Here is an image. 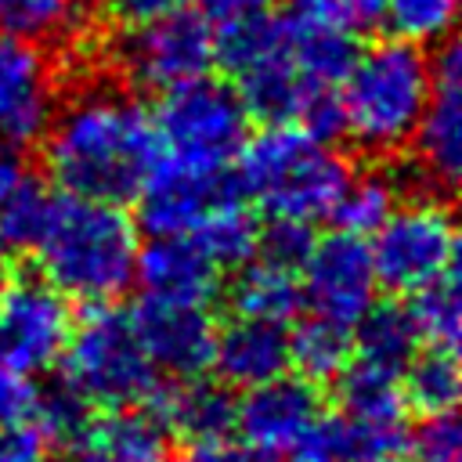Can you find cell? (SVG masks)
<instances>
[{
  "label": "cell",
  "mask_w": 462,
  "mask_h": 462,
  "mask_svg": "<svg viewBox=\"0 0 462 462\" xmlns=\"http://www.w3.org/2000/svg\"><path fill=\"white\" fill-rule=\"evenodd\" d=\"M354 357V328L332 318L310 314L292 336H289V365L310 383L336 379Z\"/></svg>",
  "instance_id": "cell-24"
},
{
  "label": "cell",
  "mask_w": 462,
  "mask_h": 462,
  "mask_svg": "<svg viewBox=\"0 0 462 462\" xmlns=\"http://www.w3.org/2000/svg\"><path fill=\"white\" fill-rule=\"evenodd\" d=\"M220 267L199 249L191 235H155L144 249H137L134 278L144 296L173 300V303H209L220 289Z\"/></svg>",
  "instance_id": "cell-17"
},
{
  "label": "cell",
  "mask_w": 462,
  "mask_h": 462,
  "mask_svg": "<svg viewBox=\"0 0 462 462\" xmlns=\"http://www.w3.org/2000/svg\"><path fill=\"white\" fill-rule=\"evenodd\" d=\"M188 235L199 242V249L220 271H238L242 263H249L256 256L260 224L242 206V199H231V202H220L217 209H209Z\"/></svg>",
  "instance_id": "cell-25"
},
{
  "label": "cell",
  "mask_w": 462,
  "mask_h": 462,
  "mask_svg": "<svg viewBox=\"0 0 462 462\" xmlns=\"http://www.w3.org/2000/svg\"><path fill=\"white\" fill-rule=\"evenodd\" d=\"M54 112L51 58L36 40L0 32V137L11 148L36 144Z\"/></svg>",
  "instance_id": "cell-14"
},
{
  "label": "cell",
  "mask_w": 462,
  "mask_h": 462,
  "mask_svg": "<svg viewBox=\"0 0 462 462\" xmlns=\"http://www.w3.org/2000/svg\"><path fill=\"white\" fill-rule=\"evenodd\" d=\"M455 4L458 0H386L383 4V22L393 29V36L404 40H440L451 32L455 22Z\"/></svg>",
  "instance_id": "cell-34"
},
{
  "label": "cell",
  "mask_w": 462,
  "mask_h": 462,
  "mask_svg": "<svg viewBox=\"0 0 462 462\" xmlns=\"http://www.w3.org/2000/svg\"><path fill=\"white\" fill-rule=\"evenodd\" d=\"M177 462H278V458H274V451H267L245 437L235 440L231 433H224V437H209V440H191Z\"/></svg>",
  "instance_id": "cell-39"
},
{
  "label": "cell",
  "mask_w": 462,
  "mask_h": 462,
  "mask_svg": "<svg viewBox=\"0 0 462 462\" xmlns=\"http://www.w3.org/2000/svg\"><path fill=\"white\" fill-rule=\"evenodd\" d=\"M231 307L235 314H245V318L289 325L303 310L300 274L271 260H249L238 267V278L231 282Z\"/></svg>",
  "instance_id": "cell-22"
},
{
  "label": "cell",
  "mask_w": 462,
  "mask_h": 462,
  "mask_svg": "<svg viewBox=\"0 0 462 462\" xmlns=\"http://www.w3.org/2000/svg\"><path fill=\"white\" fill-rule=\"evenodd\" d=\"M47 440L29 426H4L0 430V462H47Z\"/></svg>",
  "instance_id": "cell-42"
},
{
  "label": "cell",
  "mask_w": 462,
  "mask_h": 462,
  "mask_svg": "<svg viewBox=\"0 0 462 462\" xmlns=\"http://www.w3.org/2000/svg\"><path fill=\"white\" fill-rule=\"evenodd\" d=\"M65 462H170L166 426L141 404L101 408L61 444Z\"/></svg>",
  "instance_id": "cell-16"
},
{
  "label": "cell",
  "mask_w": 462,
  "mask_h": 462,
  "mask_svg": "<svg viewBox=\"0 0 462 462\" xmlns=\"http://www.w3.org/2000/svg\"><path fill=\"white\" fill-rule=\"evenodd\" d=\"M217 379L227 386H256L289 368V332L278 321L238 314L224 328H217L213 365Z\"/></svg>",
  "instance_id": "cell-18"
},
{
  "label": "cell",
  "mask_w": 462,
  "mask_h": 462,
  "mask_svg": "<svg viewBox=\"0 0 462 462\" xmlns=\"http://www.w3.org/2000/svg\"><path fill=\"white\" fill-rule=\"evenodd\" d=\"M134 199H137V224L155 238V235H188L209 209L242 195L227 170H191L162 155Z\"/></svg>",
  "instance_id": "cell-11"
},
{
  "label": "cell",
  "mask_w": 462,
  "mask_h": 462,
  "mask_svg": "<svg viewBox=\"0 0 462 462\" xmlns=\"http://www.w3.org/2000/svg\"><path fill=\"white\" fill-rule=\"evenodd\" d=\"M282 51L300 69L303 79L318 87H339L350 65L357 61L361 43H357V32L296 11L282 18Z\"/></svg>",
  "instance_id": "cell-20"
},
{
  "label": "cell",
  "mask_w": 462,
  "mask_h": 462,
  "mask_svg": "<svg viewBox=\"0 0 462 462\" xmlns=\"http://www.w3.org/2000/svg\"><path fill=\"white\" fill-rule=\"evenodd\" d=\"M430 97V58L415 40L393 36L357 51L339 101L346 116V137L372 155H393L419 126Z\"/></svg>",
  "instance_id": "cell-4"
},
{
  "label": "cell",
  "mask_w": 462,
  "mask_h": 462,
  "mask_svg": "<svg viewBox=\"0 0 462 462\" xmlns=\"http://www.w3.org/2000/svg\"><path fill=\"white\" fill-rule=\"evenodd\" d=\"M411 462H462V430L455 411L426 415L408 440Z\"/></svg>",
  "instance_id": "cell-36"
},
{
  "label": "cell",
  "mask_w": 462,
  "mask_h": 462,
  "mask_svg": "<svg viewBox=\"0 0 462 462\" xmlns=\"http://www.w3.org/2000/svg\"><path fill=\"white\" fill-rule=\"evenodd\" d=\"M238 97L249 112V119H260L263 126L271 123H296L303 97L310 94V79L300 76V69L289 61V54L282 51V36L278 47L271 54H263L260 61H253L249 69H242L238 76Z\"/></svg>",
  "instance_id": "cell-21"
},
{
  "label": "cell",
  "mask_w": 462,
  "mask_h": 462,
  "mask_svg": "<svg viewBox=\"0 0 462 462\" xmlns=\"http://www.w3.org/2000/svg\"><path fill=\"white\" fill-rule=\"evenodd\" d=\"M321 419V393L318 383L296 375H271L256 386H245V393L235 401V430L267 448L285 451L310 422Z\"/></svg>",
  "instance_id": "cell-15"
},
{
  "label": "cell",
  "mask_w": 462,
  "mask_h": 462,
  "mask_svg": "<svg viewBox=\"0 0 462 462\" xmlns=\"http://www.w3.org/2000/svg\"><path fill=\"white\" fill-rule=\"evenodd\" d=\"M397 202V184L390 173H361L346 180V188L339 191L336 206H332V220L339 231H350V235H372L393 209Z\"/></svg>",
  "instance_id": "cell-31"
},
{
  "label": "cell",
  "mask_w": 462,
  "mask_h": 462,
  "mask_svg": "<svg viewBox=\"0 0 462 462\" xmlns=\"http://www.w3.org/2000/svg\"><path fill=\"white\" fill-rule=\"evenodd\" d=\"M162 426L166 433L180 437V440H209V437H224L235 430V397L231 386L220 379H206L202 375H188L177 379L173 386L159 383V390L152 393V401L144 404Z\"/></svg>",
  "instance_id": "cell-19"
},
{
  "label": "cell",
  "mask_w": 462,
  "mask_h": 462,
  "mask_svg": "<svg viewBox=\"0 0 462 462\" xmlns=\"http://www.w3.org/2000/svg\"><path fill=\"white\" fill-rule=\"evenodd\" d=\"M90 415V401L69 383L58 379L51 386H36V404H32V419L29 426L54 448H61Z\"/></svg>",
  "instance_id": "cell-33"
},
{
  "label": "cell",
  "mask_w": 462,
  "mask_h": 462,
  "mask_svg": "<svg viewBox=\"0 0 462 462\" xmlns=\"http://www.w3.org/2000/svg\"><path fill=\"white\" fill-rule=\"evenodd\" d=\"M61 361V379H69L90 401V408H144L162 383L159 368L137 343L130 314L108 307V300L87 303L83 318L72 321Z\"/></svg>",
  "instance_id": "cell-5"
},
{
  "label": "cell",
  "mask_w": 462,
  "mask_h": 462,
  "mask_svg": "<svg viewBox=\"0 0 462 462\" xmlns=\"http://www.w3.org/2000/svg\"><path fill=\"white\" fill-rule=\"evenodd\" d=\"M314 231L307 220H292V217H271V224L260 231V242H256V253L260 260H271L278 267H289V271H300L310 245H314Z\"/></svg>",
  "instance_id": "cell-35"
},
{
  "label": "cell",
  "mask_w": 462,
  "mask_h": 462,
  "mask_svg": "<svg viewBox=\"0 0 462 462\" xmlns=\"http://www.w3.org/2000/svg\"><path fill=\"white\" fill-rule=\"evenodd\" d=\"M336 401L343 415H404V393H401V372L372 365V361H354L336 375Z\"/></svg>",
  "instance_id": "cell-29"
},
{
  "label": "cell",
  "mask_w": 462,
  "mask_h": 462,
  "mask_svg": "<svg viewBox=\"0 0 462 462\" xmlns=\"http://www.w3.org/2000/svg\"><path fill=\"white\" fill-rule=\"evenodd\" d=\"M130 90H170L213 65V25L202 11L173 7L166 14L123 25L105 43Z\"/></svg>",
  "instance_id": "cell-7"
},
{
  "label": "cell",
  "mask_w": 462,
  "mask_h": 462,
  "mask_svg": "<svg viewBox=\"0 0 462 462\" xmlns=\"http://www.w3.org/2000/svg\"><path fill=\"white\" fill-rule=\"evenodd\" d=\"M375 282L390 292H415L455 267L458 238L451 209L440 199H411L372 231Z\"/></svg>",
  "instance_id": "cell-8"
},
{
  "label": "cell",
  "mask_w": 462,
  "mask_h": 462,
  "mask_svg": "<svg viewBox=\"0 0 462 462\" xmlns=\"http://www.w3.org/2000/svg\"><path fill=\"white\" fill-rule=\"evenodd\" d=\"M401 393L404 404L422 415L455 411L458 404V361L448 346H430L426 354H411V361L401 368Z\"/></svg>",
  "instance_id": "cell-28"
},
{
  "label": "cell",
  "mask_w": 462,
  "mask_h": 462,
  "mask_svg": "<svg viewBox=\"0 0 462 462\" xmlns=\"http://www.w3.org/2000/svg\"><path fill=\"white\" fill-rule=\"evenodd\" d=\"M411 321L419 332V343L426 346H458V328H462V307H458V271H444L440 278L426 282L422 289L411 292Z\"/></svg>",
  "instance_id": "cell-30"
},
{
  "label": "cell",
  "mask_w": 462,
  "mask_h": 462,
  "mask_svg": "<svg viewBox=\"0 0 462 462\" xmlns=\"http://www.w3.org/2000/svg\"><path fill=\"white\" fill-rule=\"evenodd\" d=\"M300 271L303 307H310V314L318 318H332L354 328V321L375 300L379 282L365 235L332 231L325 238H314Z\"/></svg>",
  "instance_id": "cell-10"
},
{
  "label": "cell",
  "mask_w": 462,
  "mask_h": 462,
  "mask_svg": "<svg viewBox=\"0 0 462 462\" xmlns=\"http://www.w3.org/2000/svg\"><path fill=\"white\" fill-rule=\"evenodd\" d=\"M130 325L137 332V343L144 346L148 361L173 375H202L213 365V343H217V321L209 318L206 303H173L141 296L130 310Z\"/></svg>",
  "instance_id": "cell-12"
},
{
  "label": "cell",
  "mask_w": 462,
  "mask_h": 462,
  "mask_svg": "<svg viewBox=\"0 0 462 462\" xmlns=\"http://www.w3.org/2000/svg\"><path fill=\"white\" fill-rule=\"evenodd\" d=\"M108 25H134L155 14H166L173 7H184L188 0H97Z\"/></svg>",
  "instance_id": "cell-43"
},
{
  "label": "cell",
  "mask_w": 462,
  "mask_h": 462,
  "mask_svg": "<svg viewBox=\"0 0 462 462\" xmlns=\"http://www.w3.org/2000/svg\"><path fill=\"white\" fill-rule=\"evenodd\" d=\"M343 462H411L404 415H336Z\"/></svg>",
  "instance_id": "cell-27"
},
{
  "label": "cell",
  "mask_w": 462,
  "mask_h": 462,
  "mask_svg": "<svg viewBox=\"0 0 462 462\" xmlns=\"http://www.w3.org/2000/svg\"><path fill=\"white\" fill-rule=\"evenodd\" d=\"M22 159H18V148H11V144H0V206H4V199L11 195V188L22 180Z\"/></svg>",
  "instance_id": "cell-45"
},
{
  "label": "cell",
  "mask_w": 462,
  "mask_h": 462,
  "mask_svg": "<svg viewBox=\"0 0 462 462\" xmlns=\"http://www.w3.org/2000/svg\"><path fill=\"white\" fill-rule=\"evenodd\" d=\"M289 4L300 14L332 22V25L350 29V32H368L383 22V4L386 0H289Z\"/></svg>",
  "instance_id": "cell-38"
},
{
  "label": "cell",
  "mask_w": 462,
  "mask_h": 462,
  "mask_svg": "<svg viewBox=\"0 0 462 462\" xmlns=\"http://www.w3.org/2000/svg\"><path fill=\"white\" fill-rule=\"evenodd\" d=\"M58 191H51L43 180L22 173V180L11 188V195L0 206V238L11 249H32L51 220Z\"/></svg>",
  "instance_id": "cell-32"
},
{
  "label": "cell",
  "mask_w": 462,
  "mask_h": 462,
  "mask_svg": "<svg viewBox=\"0 0 462 462\" xmlns=\"http://www.w3.org/2000/svg\"><path fill=\"white\" fill-rule=\"evenodd\" d=\"M69 332V300L47 278L11 271L0 285V365L25 375L47 372L61 361Z\"/></svg>",
  "instance_id": "cell-9"
},
{
  "label": "cell",
  "mask_w": 462,
  "mask_h": 462,
  "mask_svg": "<svg viewBox=\"0 0 462 462\" xmlns=\"http://www.w3.org/2000/svg\"><path fill=\"white\" fill-rule=\"evenodd\" d=\"M36 404V383L32 375L0 365V430L4 426H22L32 419Z\"/></svg>",
  "instance_id": "cell-40"
},
{
  "label": "cell",
  "mask_w": 462,
  "mask_h": 462,
  "mask_svg": "<svg viewBox=\"0 0 462 462\" xmlns=\"http://www.w3.org/2000/svg\"><path fill=\"white\" fill-rule=\"evenodd\" d=\"M235 188L267 217L321 220L350 180V162L292 123H271L235 155Z\"/></svg>",
  "instance_id": "cell-3"
},
{
  "label": "cell",
  "mask_w": 462,
  "mask_h": 462,
  "mask_svg": "<svg viewBox=\"0 0 462 462\" xmlns=\"http://www.w3.org/2000/svg\"><path fill=\"white\" fill-rule=\"evenodd\" d=\"M285 462H343L339 458V430L336 419H318L310 422L289 448H285Z\"/></svg>",
  "instance_id": "cell-41"
},
{
  "label": "cell",
  "mask_w": 462,
  "mask_h": 462,
  "mask_svg": "<svg viewBox=\"0 0 462 462\" xmlns=\"http://www.w3.org/2000/svg\"><path fill=\"white\" fill-rule=\"evenodd\" d=\"M137 227L123 202L58 191L51 220L32 245L40 274L72 300L105 303L134 282Z\"/></svg>",
  "instance_id": "cell-2"
},
{
  "label": "cell",
  "mask_w": 462,
  "mask_h": 462,
  "mask_svg": "<svg viewBox=\"0 0 462 462\" xmlns=\"http://www.w3.org/2000/svg\"><path fill=\"white\" fill-rule=\"evenodd\" d=\"M11 271H14V263H11V245L0 238V285L11 278Z\"/></svg>",
  "instance_id": "cell-46"
},
{
  "label": "cell",
  "mask_w": 462,
  "mask_h": 462,
  "mask_svg": "<svg viewBox=\"0 0 462 462\" xmlns=\"http://www.w3.org/2000/svg\"><path fill=\"white\" fill-rule=\"evenodd\" d=\"M415 346H419L415 321H411L408 307H401L393 300H386V303L372 300L365 307V314L354 321V350L361 361L401 372L411 361Z\"/></svg>",
  "instance_id": "cell-23"
},
{
  "label": "cell",
  "mask_w": 462,
  "mask_h": 462,
  "mask_svg": "<svg viewBox=\"0 0 462 462\" xmlns=\"http://www.w3.org/2000/svg\"><path fill=\"white\" fill-rule=\"evenodd\" d=\"M87 7L76 0H0V32L22 36V40H40V43H58V36H69L72 43L87 40L90 29Z\"/></svg>",
  "instance_id": "cell-26"
},
{
  "label": "cell",
  "mask_w": 462,
  "mask_h": 462,
  "mask_svg": "<svg viewBox=\"0 0 462 462\" xmlns=\"http://www.w3.org/2000/svg\"><path fill=\"white\" fill-rule=\"evenodd\" d=\"M296 123L303 134H310L321 144H336L339 137H346V116H343L339 87H310V94L300 105Z\"/></svg>",
  "instance_id": "cell-37"
},
{
  "label": "cell",
  "mask_w": 462,
  "mask_h": 462,
  "mask_svg": "<svg viewBox=\"0 0 462 462\" xmlns=\"http://www.w3.org/2000/svg\"><path fill=\"white\" fill-rule=\"evenodd\" d=\"M43 162L58 191L126 202L162 159V144L144 105L116 83L79 87L51 112Z\"/></svg>",
  "instance_id": "cell-1"
},
{
  "label": "cell",
  "mask_w": 462,
  "mask_h": 462,
  "mask_svg": "<svg viewBox=\"0 0 462 462\" xmlns=\"http://www.w3.org/2000/svg\"><path fill=\"white\" fill-rule=\"evenodd\" d=\"M152 123L162 155L191 170H227L249 137V112L238 90L206 72L162 90Z\"/></svg>",
  "instance_id": "cell-6"
},
{
  "label": "cell",
  "mask_w": 462,
  "mask_h": 462,
  "mask_svg": "<svg viewBox=\"0 0 462 462\" xmlns=\"http://www.w3.org/2000/svg\"><path fill=\"white\" fill-rule=\"evenodd\" d=\"M419 170L433 188H455L462 170V51L455 36L437 47L430 65V97L415 126Z\"/></svg>",
  "instance_id": "cell-13"
},
{
  "label": "cell",
  "mask_w": 462,
  "mask_h": 462,
  "mask_svg": "<svg viewBox=\"0 0 462 462\" xmlns=\"http://www.w3.org/2000/svg\"><path fill=\"white\" fill-rule=\"evenodd\" d=\"M274 0H199V11L206 14L209 25H224V22H242V18H256L267 14Z\"/></svg>",
  "instance_id": "cell-44"
}]
</instances>
